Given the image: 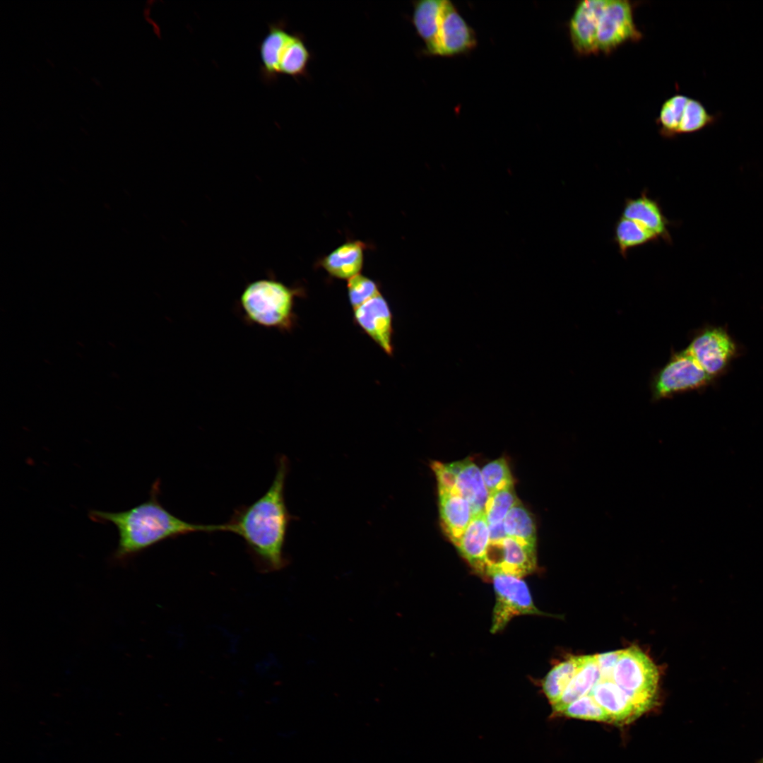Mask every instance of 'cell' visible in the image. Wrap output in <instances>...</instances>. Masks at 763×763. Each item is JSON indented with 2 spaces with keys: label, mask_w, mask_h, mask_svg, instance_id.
Returning a JSON list of instances; mask_svg holds the SVG:
<instances>
[{
  "label": "cell",
  "mask_w": 763,
  "mask_h": 763,
  "mask_svg": "<svg viewBox=\"0 0 763 763\" xmlns=\"http://www.w3.org/2000/svg\"><path fill=\"white\" fill-rule=\"evenodd\" d=\"M712 121L713 117L708 114L700 102L689 98L677 135L699 131Z\"/></svg>",
  "instance_id": "obj_26"
},
{
  "label": "cell",
  "mask_w": 763,
  "mask_h": 763,
  "mask_svg": "<svg viewBox=\"0 0 763 763\" xmlns=\"http://www.w3.org/2000/svg\"><path fill=\"white\" fill-rule=\"evenodd\" d=\"M688 100V97L678 94L663 103L657 119L661 136L673 138L677 135Z\"/></svg>",
  "instance_id": "obj_23"
},
{
  "label": "cell",
  "mask_w": 763,
  "mask_h": 763,
  "mask_svg": "<svg viewBox=\"0 0 763 763\" xmlns=\"http://www.w3.org/2000/svg\"><path fill=\"white\" fill-rule=\"evenodd\" d=\"M442 528L456 545L473 517L468 502L452 490L437 487Z\"/></svg>",
  "instance_id": "obj_15"
},
{
  "label": "cell",
  "mask_w": 763,
  "mask_h": 763,
  "mask_svg": "<svg viewBox=\"0 0 763 763\" xmlns=\"http://www.w3.org/2000/svg\"><path fill=\"white\" fill-rule=\"evenodd\" d=\"M489 543V525L485 513H480L473 516L455 546L462 556L482 573Z\"/></svg>",
  "instance_id": "obj_17"
},
{
  "label": "cell",
  "mask_w": 763,
  "mask_h": 763,
  "mask_svg": "<svg viewBox=\"0 0 763 763\" xmlns=\"http://www.w3.org/2000/svg\"><path fill=\"white\" fill-rule=\"evenodd\" d=\"M348 292L354 309L379 294L377 285L370 278L360 274L348 280Z\"/></svg>",
  "instance_id": "obj_27"
},
{
  "label": "cell",
  "mask_w": 763,
  "mask_h": 763,
  "mask_svg": "<svg viewBox=\"0 0 763 763\" xmlns=\"http://www.w3.org/2000/svg\"><path fill=\"white\" fill-rule=\"evenodd\" d=\"M437 487L452 490L470 504L473 514L485 513L488 492L480 469L470 459L445 463H431Z\"/></svg>",
  "instance_id": "obj_5"
},
{
  "label": "cell",
  "mask_w": 763,
  "mask_h": 763,
  "mask_svg": "<svg viewBox=\"0 0 763 763\" xmlns=\"http://www.w3.org/2000/svg\"><path fill=\"white\" fill-rule=\"evenodd\" d=\"M608 0H585L577 3L569 22V34L574 52L581 56L598 53L600 20Z\"/></svg>",
  "instance_id": "obj_11"
},
{
  "label": "cell",
  "mask_w": 763,
  "mask_h": 763,
  "mask_svg": "<svg viewBox=\"0 0 763 763\" xmlns=\"http://www.w3.org/2000/svg\"><path fill=\"white\" fill-rule=\"evenodd\" d=\"M267 34L258 45L261 65L260 79L266 85L276 82L280 76L279 64L291 33L287 23L280 20L268 24Z\"/></svg>",
  "instance_id": "obj_14"
},
{
  "label": "cell",
  "mask_w": 763,
  "mask_h": 763,
  "mask_svg": "<svg viewBox=\"0 0 763 763\" xmlns=\"http://www.w3.org/2000/svg\"><path fill=\"white\" fill-rule=\"evenodd\" d=\"M507 536L521 544L536 547V527L530 511L519 500L504 519Z\"/></svg>",
  "instance_id": "obj_21"
},
{
  "label": "cell",
  "mask_w": 763,
  "mask_h": 763,
  "mask_svg": "<svg viewBox=\"0 0 763 763\" xmlns=\"http://www.w3.org/2000/svg\"><path fill=\"white\" fill-rule=\"evenodd\" d=\"M478 40L474 30L454 4L444 0L437 40V56L454 57L473 50Z\"/></svg>",
  "instance_id": "obj_10"
},
{
  "label": "cell",
  "mask_w": 763,
  "mask_h": 763,
  "mask_svg": "<svg viewBox=\"0 0 763 763\" xmlns=\"http://www.w3.org/2000/svg\"><path fill=\"white\" fill-rule=\"evenodd\" d=\"M641 38L642 33L634 19L633 4L626 0H608L598 27V53L610 54L621 45Z\"/></svg>",
  "instance_id": "obj_7"
},
{
  "label": "cell",
  "mask_w": 763,
  "mask_h": 763,
  "mask_svg": "<svg viewBox=\"0 0 763 763\" xmlns=\"http://www.w3.org/2000/svg\"><path fill=\"white\" fill-rule=\"evenodd\" d=\"M711 379L686 348L674 352L666 364L654 374L651 383L652 399L658 401L700 389Z\"/></svg>",
  "instance_id": "obj_4"
},
{
  "label": "cell",
  "mask_w": 763,
  "mask_h": 763,
  "mask_svg": "<svg viewBox=\"0 0 763 763\" xmlns=\"http://www.w3.org/2000/svg\"><path fill=\"white\" fill-rule=\"evenodd\" d=\"M288 471V460L282 455L268 490L252 504L235 509L225 523L226 532L243 540L256 565L265 572L279 570L287 564L283 549L292 519L285 500Z\"/></svg>",
  "instance_id": "obj_1"
},
{
  "label": "cell",
  "mask_w": 763,
  "mask_h": 763,
  "mask_svg": "<svg viewBox=\"0 0 763 763\" xmlns=\"http://www.w3.org/2000/svg\"><path fill=\"white\" fill-rule=\"evenodd\" d=\"M160 481L155 480L148 499L125 511L110 512L91 509L93 521L113 524L118 533V544L112 560L124 564L141 552L161 543L194 533L226 532L225 524H202L187 521L168 511L160 502Z\"/></svg>",
  "instance_id": "obj_2"
},
{
  "label": "cell",
  "mask_w": 763,
  "mask_h": 763,
  "mask_svg": "<svg viewBox=\"0 0 763 763\" xmlns=\"http://www.w3.org/2000/svg\"><path fill=\"white\" fill-rule=\"evenodd\" d=\"M756 763H763V757H762V759H759V761H758L757 762H756Z\"/></svg>",
  "instance_id": "obj_29"
},
{
  "label": "cell",
  "mask_w": 763,
  "mask_h": 763,
  "mask_svg": "<svg viewBox=\"0 0 763 763\" xmlns=\"http://www.w3.org/2000/svg\"><path fill=\"white\" fill-rule=\"evenodd\" d=\"M311 58L304 37L300 32L291 33L285 46L279 64L280 75L298 78L305 76Z\"/></svg>",
  "instance_id": "obj_19"
},
{
  "label": "cell",
  "mask_w": 763,
  "mask_h": 763,
  "mask_svg": "<svg viewBox=\"0 0 763 763\" xmlns=\"http://www.w3.org/2000/svg\"><path fill=\"white\" fill-rule=\"evenodd\" d=\"M519 500L514 491V485L503 488L489 495L485 509V514L488 524L504 521L509 511Z\"/></svg>",
  "instance_id": "obj_24"
},
{
  "label": "cell",
  "mask_w": 763,
  "mask_h": 763,
  "mask_svg": "<svg viewBox=\"0 0 763 763\" xmlns=\"http://www.w3.org/2000/svg\"><path fill=\"white\" fill-rule=\"evenodd\" d=\"M658 240L654 234L632 220L620 216L615 222L613 241L625 259L632 249Z\"/></svg>",
  "instance_id": "obj_20"
},
{
  "label": "cell",
  "mask_w": 763,
  "mask_h": 763,
  "mask_svg": "<svg viewBox=\"0 0 763 763\" xmlns=\"http://www.w3.org/2000/svg\"><path fill=\"white\" fill-rule=\"evenodd\" d=\"M297 292L269 276L249 283L237 302V309L248 324L282 331L295 322L294 302Z\"/></svg>",
  "instance_id": "obj_3"
},
{
  "label": "cell",
  "mask_w": 763,
  "mask_h": 763,
  "mask_svg": "<svg viewBox=\"0 0 763 763\" xmlns=\"http://www.w3.org/2000/svg\"><path fill=\"white\" fill-rule=\"evenodd\" d=\"M704 371L714 377L726 367L735 345L721 328H707L697 334L687 347Z\"/></svg>",
  "instance_id": "obj_9"
},
{
  "label": "cell",
  "mask_w": 763,
  "mask_h": 763,
  "mask_svg": "<svg viewBox=\"0 0 763 763\" xmlns=\"http://www.w3.org/2000/svg\"><path fill=\"white\" fill-rule=\"evenodd\" d=\"M577 666L576 656H571L555 666L541 682L542 691L550 706L560 697Z\"/></svg>",
  "instance_id": "obj_22"
},
{
  "label": "cell",
  "mask_w": 763,
  "mask_h": 763,
  "mask_svg": "<svg viewBox=\"0 0 763 763\" xmlns=\"http://www.w3.org/2000/svg\"><path fill=\"white\" fill-rule=\"evenodd\" d=\"M621 216L637 222L666 243H672L669 231L672 223L664 215L659 202L650 197L646 189L639 196L625 200Z\"/></svg>",
  "instance_id": "obj_13"
},
{
  "label": "cell",
  "mask_w": 763,
  "mask_h": 763,
  "mask_svg": "<svg viewBox=\"0 0 763 763\" xmlns=\"http://www.w3.org/2000/svg\"><path fill=\"white\" fill-rule=\"evenodd\" d=\"M444 0H422L413 2L412 23L425 44L427 55L437 56V40Z\"/></svg>",
  "instance_id": "obj_16"
},
{
  "label": "cell",
  "mask_w": 763,
  "mask_h": 763,
  "mask_svg": "<svg viewBox=\"0 0 763 763\" xmlns=\"http://www.w3.org/2000/svg\"><path fill=\"white\" fill-rule=\"evenodd\" d=\"M492 579L496 602L492 612L491 632L503 629L515 616L543 615L535 605L525 581L519 577L496 574Z\"/></svg>",
  "instance_id": "obj_6"
},
{
  "label": "cell",
  "mask_w": 763,
  "mask_h": 763,
  "mask_svg": "<svg viewBox=\"0 0 763 763\" xmlns=\"http://www.w3.org/2000/svg\"><path fill=\"white\" fill-rule=\"evenodd\" d=\"M489 532L490 543L499 542L507 537L503 521L494 524H490Z\"/></svg>",
  "instance_id": "obj_28"
},
{
  "label": "cell",
  "mask_w": 763,
  "mask_h": 763,
  "mask_svg": "<svg viewBox=\"0 0 763 763\" xmlns=\"http://www.w3.org/2000/svg\"><path fill=\"white\" fill-rule=\"evenodd\" d=\"M364 244L359 241L345 243L327 255L322 266L332 276L350 279L360 274L363 264Z\"/></svg>",
  "instance_id": "obj_18"
},
{
  "label": "cell",
  "mask_w": 763,
  "mask_h": 763,
  "mask_svg": "<svg viewBox=\"0 0 763 763\" xmlns=\"http://www.w3.org/2000/svg\"><path fill=\"white\" fill-rule=\"evenodd\" d=\"M354 318L362 329L388 355H392V314L379 293L354 309Z\"/></svg>",
  "instance_id": "obj_12"
},
{
  "label": "cell",
  "mask_w": 763,
  "mask_h": 763,
  "mask_svg": "<svg viewBox=\"0 0 763 763\" xmlns=\"http://www.w3.org/2000/svg\"><path fill=\"white\" fill-rule=\"evenodd\" d=\"M536 567V547L521 544L507 536L499 542L489 543L482 573L490 577L496 574H505L522 578Z\"/></svg>",
  "instance_id": "obj_8"
},
{
  "label": "cell",
  "mask_w": 763,
  "mask_h": 763,
  "mask_svg": "<svg viewBox=\"0 0 763 763\" xmlns=\"http://www.w3.org/2000/svg\"><path fill=\"white\" fill-rule=\"evenodd\" d=\"M481 473L488 495L514 485L508 463L504 458L502 457L488 463L481 469Z\"/></svg>",
  "instance_id": "obj_25"
}]
</instances>
